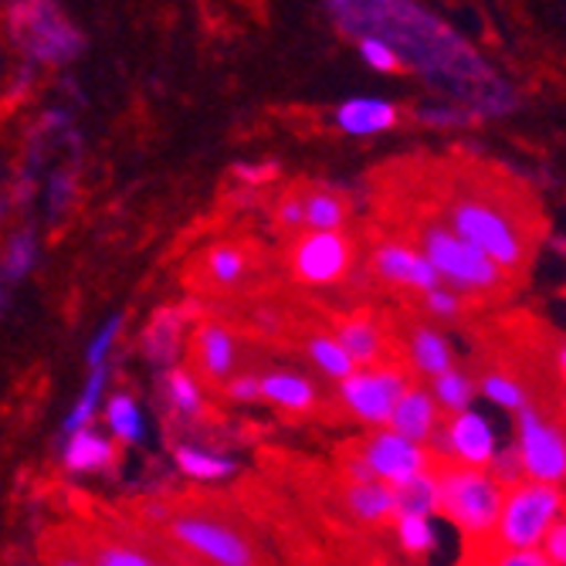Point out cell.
<instances>
[{
    "label": "cell",
    "mask_w": 566,
    "mask_h": 566,
    "mask_svg": "<svg viewBox=\"0 0 566 566\" xmlns=\"http://www.w3.org/2000/svg\"><path fill=\"white\" fill-rule=\"evenodd\" d=\"M434 214L461 241L479 248L509 282H516L530 272L539 238L533 218L523 211L516 190L489 184L485 174L479 180L454 177L438 193Z\"/></svg>",
    "instance_id": "obj_1"
},
{
    "label": "cell",
    "mask_w": 566,
    "mask_h": 566,
    "mask_svg": "<svg viewBox=\"0 0 566 566\" xmlns=\"http://www.w3.org/2000/svg\"><path fill=\"white\" fill-rule=\"evenodd\" d=\"M407 238L415 244L441 282L461 298H502L516 282H509L479 248L461 241L434 211H421L407 221Z\"/></svg>",
    "instance_id": "obj_2"
},
{
    "label": "cell",
    "mask_w": 566,
    "mask_h": 566,
    "mask_svg": "<svg viewBox=\"0 0 566 566\" xmlns=\"http://www.w3.org/2000/svg\"><path fill=\"white\" fill-rule=\"evenodd\" d=\"M431 469L438 475L441 516H448L469 543L489 539L499 523L502 499H505V489L495 482V475L479 472V469H461L438 458H431Z\"/></svg>",
    "instance_id": "obj_3"
},
{
    "label": "cell",
    "mask_w": 566,
    "mask_h": 566,
    "mask_svg": "<svg viewBox=\"0 0 566 566\" xmlns=\"http://www.w3.org/2000/svg\"><path fill=\"white\" fill-rule=\"evenodd\" d=\"M563 509L566 499L556 485H539V482L509 485L489 543L495 549H539L553 523L563 516Z\"/></svg>",
    "instance_id": "obj_4"
},
{
    "label": "cell",
    "mask_w": 566,
    "mask_h": 566,
    "mask_svg": "<svg viewBox=\"0 0 566 566\" xmlns=\"http://www.w3.org/2000/svg\"><path fill=\"white\" fill-rule=\"evenodd\" d=\"M164 523L174 543L190 549L193 556L208 559L211 566H259V549H254L251 536H244L234 523L211 516V512H174Z\"/></svg>",
    "instance_id": "obj_5"
},
{
    "label": "cell",
    "mask_w": 566,
    "mask_h": 566,
    "mask_svg": "<svg viewBox=\"0 0 566 566\" xmlns=\"http://www.w3.org/2000/svg\"><path fill=\"white\" fill-rule=\"evenodd\" d=\"M356 262V244L346 231H305L289 241L285 269L298 285H339Z\"/></svg>",
    "instance_id": "obj_6"
},
{
    "label": "cell",
    "mask_w": 566,
    "mask_h": 566,
    "mask_svg": "<svg viewBox=\"0 0 566 566\" xmlns=\"http://www.w3.org/2000/svg\"><path fill=\"white\" fill-rule=\"evenodd\" d=\"M410 374L407 364H384V367H370V370H356L349 380L339 384V400L356 421L384 428L390 424L394 410L400 403V397L410 390Z\"/></svg>",
    "instance_id": "obj_7"
},
{
    "label": "cell",
    "mask_w": 566,
    "mask_h": 566,
    "mask_svg": "<svg viewBox=\"0 0 566 566\" xmlns=\"http://www.w3.org/2000/svg\"><path fill=\"white\" fill-rule=\"evenodd\" d=\"M520 465L530 482L556 485L566 482V428L549 421L543 410H520Z\"/></svg>",
    "instance_id": "obj_8"
},
{
    "label": "cell",
    "mask_w": 566,
    "mask_h": 566,
    "mask_svg": "<svg viewBox=\"0 0 566 566\" xmlns=\"http://www.w3.org/2000/svg\"><path fill=\"white\" fill-rule=\"evenodd\" d=\"M187 364H190V377L211 390H224L234 377L248 374V370H241L238 333L228 329L224 323H211V319L197 323V329L190 333Z\"/></svg>",
    "instance_id": "obj_9"
},
{
    "label": "cell",
    "mask_w": 566,
    "mask_h": 566,
    "mask_svg": "<svg viewBox=\"0 0 566 566\" xmlns=\"http://www.w3.org/2000/svg\"><path fill=\"white\" fill-rule=\"evenodd\" d=\"M14 14V34L21 38V44L31 51L38 62H69L78 55L82 38L78 31L48 4H18L11 8Z\"/></svg>",
    "instance_id": "obj_10"
},
{
    "label": "cell",
    "mask_w": 566,
    "mask_h": 566,
    "mask_svg": "<svg viewBox=\"0 0 566 566\" xmlns=\"http://www.w3.org/2000/svg\"><path fill=\"white\" fill-rule=\"evenodd\" d=\"M428 451L438 461L489 472L495 461V434L482 415H475V410H461V415L444 418V424L434 434V441L428 444Z\"/></svg>",
    "instance_id": "obj_11"
},
{
    "label": "cell",
    "mask_w": 566,
    "mask_h": 566,
    "mask_svg": "<svg viewBox=\"0 0 566 566\" xmlns=\"http://www.w3.org/2000/svg\"><path fill=\"white\" fill-rule=\"evenodd\" d=\"M367 269H370L374 279H380V282H387V285L407 292V295H418V298L441 289L438 272L431 269V262L410 241H397V238L377 241L370 248Z\"/></svg>",
    "instance_id": "obj_12"
},
{
    "label": "cell",
    "mask_w": 566,
    "mask_h": 566,
    "mask_svg": "<svg viewBox=\"0 0 566 566\" xmlns=\"http://www.w3.org/2000/svg\"><path fill=\"white\" fill-rule=\"evenodd\" d=\"M359 454H364L367 469L377 482L387 489H397L410 479H418L431 469V451L407 441L394 431H374L367 438H359Z\"/></svg>",
    "instance_id": "obj_13"
},
{
    "label": "cell",
    "mask_w": 566,
    "mask_h": 566,
    "mask_svg": "<svg viewBox=\"0 0 566 566\" xmlns=\"http://www.w3.org/2000/svg\"><path fill=\"white\" fill-rule=\"evenodd\" d=\"M254 272V251L251 244L241 241H218L200 259L190 265L187 282L197 292H208V295H224L234 292L248 282V275Z\"/></svg>",
    "instance_id": "obj_14"
},
{
    "label": "cell",
    "mask_w": 566,
    "mask_h": 566,
    "mask_svg": "<svg viewBox=\"0 0 566 566\" xmlns=\"http://www.w3.org/2000/svg\"><path fill=\"white\" fill-rule=\"evenodd\" d=\"M333 339L346 349V356L356 364V370L364 367H384V364H403V356L394 349V333L370 313H353L336 319Z\"/></svg>",
    "instance_id": "obj_15"
},
{
    "label": "cell",
    "mask_w": 566,
    "mask_h": 566,
    "mask_svg": "<svg viewBox=\"0 0 566 566\" xmlns=\"http://www.w3.org/2000/svg\"><path fill=\"white\" fill-rule=\"evenodd\" d=\"M444 424V410L434 403L431 390H424L421 384H410V390L400 397L397 410H394V418H390V431L407 438V441H415L421 448H428L434 441V434L441 431Z\"/></svg>",
    "instance_id": "obj_16"
},
{
    "label": "cell",
    "mask_w": 566,
    "mask_h": 566,
    "mask_svg": "<svg viewBox=\"0 0 566 566\" xmlns=\"http://www.w3.org/2000/svg\"><path fill=\"white\" fill-rule=\"evenodd\" d=\"M295 193L302 200V234L305 231H343L349 221V200L336 187L326 184H295Z\"/></svg>",
    "instance_id": "obj_17"
},
{
    "label": "cell",
    "mask_w": 566,
    "mask_h": 566,
    "mask_svg": "<svg viewBox=\"0 0 566 566\" xmlns=\"http://www.w3.org/2000/svg\"><path fill=\"white\" fill-rule=\"evenodd\" d=\"M403 364L410 370L434 380L448 370H454V353L451 343L428 323H410L407 326V346H403Z\"/></svg>",
    "instance_id": "obj_18"
},
{
    "label": "cell",
    "mask_w": 566,
    "mask_h": 566,
    "mask_svg": "<svg viewBox=\"0 0 566 566\" xmlns=\"http://www.w3.org/2000/svg\"><path fill=\"white\" fill-rule=\"evenodd\" d=\"M343 509L364 526H390L394 512V489L384 482H349L343 479Z\"/></svg>",
    "instance_id": "obj_19"
},
{
    "label": "cell",
    "mask_w": 566,
    "mask_h": 566,
    "mask_svg": "<svg viewBox=\"0 0 566 566\" xmlns=\"http://www.w3.org/2000/svg\"><path fill=\"white\" fill-rule=\"evenodd\" d=\"M262 400H269L272 407L285 410L292 418H308L319 407V394L298 374H285V370H269L262 377Z\"/></svg>",
    "instance_id": "obj_20"
},
{
    "label": "cell",
    "mask_w": 566,
    "mask_h": 566,
    "mask_svg": "<svg viewBox=\"0 0 566 566\" xmlns=\"http://www.w3.org/2000/svg\"><path fill=\"white\" fill-rule=\"evenodd\" d=\"M400 119L397 106L387 98H349L336 109V126L349 136H374L394 129Z\"/></svg>",
    "instance_id": "obj_21"
},
{
    "label": "cell",
    "mask_w": 566,
    "mask_h": 566,
    "mask_svg": "<svg viewBox=\"0 0 566 566\" xmlns=\"http://www.w3.org/2000/svg\"><path fill=\"white\" fill-rule=\"evenodd\" d=\"M184 313H177V308H164V313H157V319H153L143 333V353L153 359V364H174V356L180 353L184 346Z\"/></svg>",
    "instance_id": "obj_22"
},
{
    "label": "cell",
    "mask_w": 566,
    "mask_h": 566,
    "mask_svg": "<svg viewBox=\"0 0 566 566\" xmlns=\"http://www.w3.org/2000/svg\"><path fill=\"white\" fill-rule=\"evenodd\" d=\"M394 512L400 516H421L431 520L434 512H441V495H438V475L434 469H428L424 475L410 479L403 485L394 489Z\"/></svg>",
    "instance_id": "obj_23"
},
{
    "label": "cell",
    "mask_w": 566,
    "mask_h": 566,
    "mask_svg": "<svg viewBox=\"0 0 566 566\" xmlns=\"http://www.w3.org/2000/svg\"><path fill=\"white\" fill-rule=\"evenodd\" d=\"M113 458H116V444L92 428L72 434L69 448H65V465L72 472H102L113 465Z\"/></svg>",
    "instance_id": "obj_24"
},
{
    "label": "cell",
    "mask_w": 566,
    "mask_h": 566,
    "mask_svg": "<svg viewBox=\"0 0 566 566\" xmlns=\"http://www.w3.org/2000/svg\"><path fill=\"white\" fill-rule=\"evenodd\" d=\"M41 563H44V566H92L85 533H78V530H72V526L51 530V533L41 539Z\"/></svg>",
    "instance_id": "obj_25"
},
{
    "label": "cell",
    "mask_w": 566,
    "mask_h": 566,
    "mask_svg": "<svg viewBox=\"0 0 566 566\" xmlns=\"http://www.w3.org/2000/svg\"><path fill=\"white\" fill-rule=\"evenodd\" d=\"M302 346H305L308 359L319 367V374H326V377H333L339 384L356 374V364L346 356V349L333 339V333H308Z\"/></svg>",
    "instance_id": "obj_26"
},
{
    "label": "cell",
    "mask_w": 566,
    "mask_h": 566,
    "mask_svg": "<svg viewBox=\"0 0 566 566\" xmlns=\"http://www.w3.org/2000/svg\"><path fill=\"white\" fill-rule=\"evenodd\" d=\"M394 536H397V546L407 559H428L434 549H438V533H434V523L431 520H421V516H400L394 520Z\"/></svg>",
    "instance_id": "obj_27"
},
{
    "label": "cell",
    "mask_w": 566,
    "mask_h": 566,
    "mask_svg": "<svg viewBox=\"0 0 566 566\" xmlns=\"http://www.w3.org/2000/svg\"><path fill=\"white\" fill-rule=\"evenodd\" d=\"M431 397H434V403L444 410L448 418L461 415V410H469V403L475 397V380L465 370L454 367V370H448V374L431 380Z\"/></svg>",
    "instance_id": "obj_28"
},
{
    "label": "cell",
    "mask_w": 566,
    "mask_h": 566,
    "mask_svg": "<svg viewBox=\"0 0 566 566\" xmlns=\"http://www.w3.org/2000/svg\"><path fill=\"white\" fill-rule=\"evenodd\" d=\"M475 390H482L492 403H499V407H509V410H526V407H533L530 403V387L520 380V377H512V374H505V370H485L482 377H479V384H475Z\"/></svg>",
    "instance_id": "obj_29"
},
{
    "label": "cell",
    "mask_w": 566,
    "mask_h": 566,
    "mask_svg": "<svg viewBox=\"0 0 566 566\" xmlns=\"http://www.w3.org/2000/svg\"><path fill=\"white\" fill-rule=\"evenodd\" d=\"M85 543H88L92 566H157L146 553H139L136 546L116 543L109 536H85Z\"/></svg>",
    "instance_id": "obj_30"
},
{
    "label": "cell",
    "mask_w": 566,
    "mask_h": 566,
    "mask_svg": "<svg viewBox=\"0 0 566 566\" xmlns=\"http://www.w3.org/2000/svg\"><path fill=\"white\" fill-rule=\"evenodd\" d=\"M177 465L200 479V482H214V479H224L234 472V461L231 458H221V454H211V451H200V448H177Z\"/></svg>",
    "instance_id": "obj_31"
},
{
    "label": "cell",
    "mask_w": 566,
    "mask_h": 566,
    "mask_svg": "<svg viewBox=\"0 0 566 566\" xmlns=\"http://www.w3.org/2000/svg\"><path fill=\"white\" fill-rule=\"evenodd\" d=\"M106 421H109V431L126 441V444H136L143 438V415L133 397L126 394H113L109 397V407H106Z\"/></svg>",
    "instance_id": "obj_32"
},
{
    "label": "cell",
    "mask_w": 566,
    "mask_h": 566,
    "mask_svg": "<svg viewBox=\"0 0 566 566\" xmlns=\"http://www.w3.org/2000/svg\"><path fill=\"white\" fill-rule=\"evenodd\" d=\"M359 59H364L370 69L384 72V75H397V72L407 69L403 59L397 55V48L390 41L377 38V34H359Z\"/></svg>",
    "instance_id": "obj_33"
},
{
    "label": "cell",
    "mask_w": 566,
    "mask_h": 566,
    "mask_svg": "<svg viewBox=\"0 0 566 566\" xmlns=\"http://www.w3.org/2000/svg\"><path fill=\"white\" fill-rule=\"evenodd\" d=\"M102 387H106V367L92 370V377H88V384H85V390H82L75 410H72L69 421H65V431H69V434H78V431L88 428L92 410H95V403H98V397H102Z\"/></svg>",
    "instance_id": "obj_34"
},
{
    "label": "cell",
    "mask_w": 566,
    "mask_h": 566,
    "mask_svg": "<svg viewBox=\"0 0 566 566\" xmlns=\"http://www.w3.org/2000/svg\"><path fill=\"white\" fill-rule=\"evenodd\" d=\"M0 265H4L8 279H24L34 265V238L31 234H14L4 244V254H0Z\"/></svg>",
    "instance_id": "obj_35"
},
{
    "label": "cell",
    "mask_w": 566,
    "mask_h": 566,
    "mask_svg": "<svg viewBox=\"0 0 566 566\" xmlns=\"http://www.w3.org/2000/svg\"><path fill=\"white\" fill-rule=\"evenodd\" d=\"M167 394H170V403L180 410V415H200V384L187 374V370H170L167 377Z\"/></svg>",
    "instance_id": "obj_36"
},
{
    "label": "cell",
    "mask_w": 566,
    "mask_h": 566,
    "mask_svg": "<svg viewBox=\"0 0 566 566\" xmlns=\"http://www.w3.org/2000/svg\"><path fill=\"white\" fill-rule=\"evenodd\" d=\"M421 308L431 316V319H441V323H454L465 316V308H469V298H461L458 292L451 289H434L421 298Z\"/></svg>",
    "instance_id": "obj_37"
},
{
    "label": "cell",
    "mask_w": 566,
    "mask_h": 566,
    "mask_svg": "<svg viewBox=\"0 0 566 566\" xmlns=\"http://www.w3.org/2000/svg\"><path fill=\"white\" fill-rule=\"evenodd\" d=\"M275 224H279V231H285L292 238L302 234V200L295 193V184L285 187L275 200Z\"/></svg>",
    "instance_id": "obj_38"
},
{
    "label": "cell",
    "mask_w": 566,
    "mask_h": 566,
    "mask_svg": "<svg viewBox=\"0 0 566 566\" xmlns=\"http://www.w3.org/2000/svg\"><path fill=\"white\" fill-rule=\"evenodd\" d=\"M119 329H123V319L116 316V319H109V326H106V329H102V333L92 339V346H88V353H85V364H88L92 370H98V367H102V359H106V353L113 349V343H116Z\"/></svg>",
    "instance_id": "obj_39"
},
{
    "label": "cell",
    "mask_w": 566,
    "mask_h": 566,
    "mask_svg": "<svg viewBox=\"0 0 566 566\" xmlns=\"http://www.w3.org/2000/svg\"><path fill=\"white\" fill-rule=\"evenodd\" d=\"M543 556L553 566H566V509H563V516L553 523V530L543 539Z\"/></svg>",
    "instance_id": "obj_40"
},
{
    "label": "cell",
    "mask_w": 566,
    "mask_h": 566,
    "mask_svg": "<svg viewBox=\"0 0 566 566\" xmlns=\"http://www.w3.org/2000/svg\"><path fill=\"white\" fill-rule=\"evenodd\" d=\"M224 397H228V400H238V403L262 400V377H254V374L234 377V380L224 387Z\"/></svg>",
    "instance_id": "obj_41"
},
{
    "label": "cell",
    "mask_w": 566,
    "mask_h": 566,
    "mask_svg": "<svg viewBox=\"0 0 566 566\" xmlns=\"http://www.w3.org/2000/svg\"><path fill=\"white\" fill-rule=\"evenodd\" d=\"M421 119L424 123H434V126H454V123L472 119V113H465V109H424Z\"/></svg>",
    "instance_id": "obj_42"
},
{
    "label": "cell",
    "mask_w": 566,
    "mask_h": 566,
    "mask_svg": "<svg viewBox=\"0 0 566 566\" xmlns=\"http://www.w3.org/2000/svg\"><path fill=\"white\" fill-rule=\"evenodd\" d=\"M556 374H559V380H563V387H566V343L556 349Z\"/></svg>",
    "instance_id": "obj_43"
},
{
    "label": "cell",
    "mask_w": 566,
    "mask_h": 566,
    "mask_svg": "<svg viewBox=\"0 0 566 566\" xmlns=\"http://www.w3.org/2000/svg\"><path fill=\"white\" fill-rule=\"evenodd\" d=\"M0 308H4V295H0Z\"/></svg>",
    "instance_id": "obj_44"
},
{
    "label": "cell",
    "mask_w": 566,
    "mask_h": 566,
    "mask_svg": "<svg viewBox=\"0 0 566 566\" xmlns=\"http://www.w3.org/2000/svg\"><path fill=\"white\" fill-rule=\"evenodd\" d=\"M164 566H174V563H164Z\"/></svg>",
    "instance_id": "obj_45"
}]
</instances>
